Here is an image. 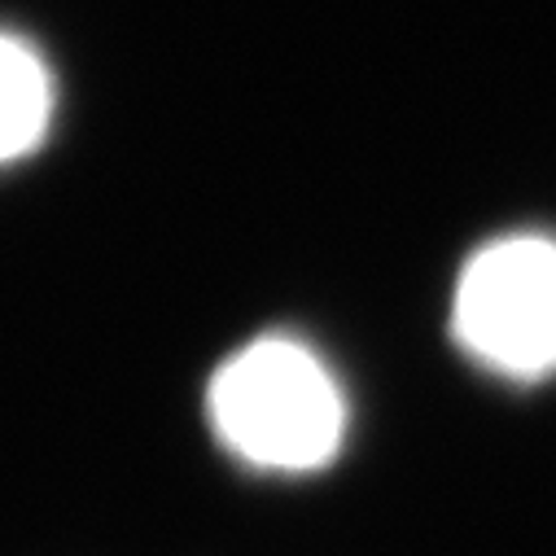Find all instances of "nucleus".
I'll use <instances>...</instances> for the list:
<instances>
[{
  "instance_id": "nucleus-1",
  "label": "nucleus",
  "mask_w": 556,
  "mask_h": 556,
  "mask_svg": "<svg viewBox=\"0 0 556 556\" xmlns=\"http://www.w3.org/2000/svg\"><path fill=\"white\" fill-rule=\"evenodd\" d=\"M219 443L267 473H316L346 439V399L316 351L258 338L219 364L206 390Z\"/></svg>"
},
{
  "instance_id": "nucleus-2",
  "label": "nucleus",
  "mask_w": 556,
  "mask_h": 556,
  "mask_svg": "<svg viewBox=\"0 0 556 556\" xmlns=\"http://www.w3.org/2000/svg\"><path fill=\"white\" fill-rule=\"evenodd\" d=\"M460 346L517 381L556 372V241L504 237L482 245L456 286Z\"/></svg>"
},
{
  "instance_id": "nucleus-3",
  "label": "nucleus",
  "mask_w": 556,
  "mask_h": 556,
  "mask_svg": "<svg viewBox=\"0 0 556 556\" xmlns=\"http://www.w3.org/2000/svg\"><path fill=\"white\" fill-rule=\"evenodd\" d=\"M0 92H5L0 154L14 163L40 146V136L49 127V110H53V88H49L45 62L18 36H5V53H0Z\"/></svg>"
}]
</instances>
